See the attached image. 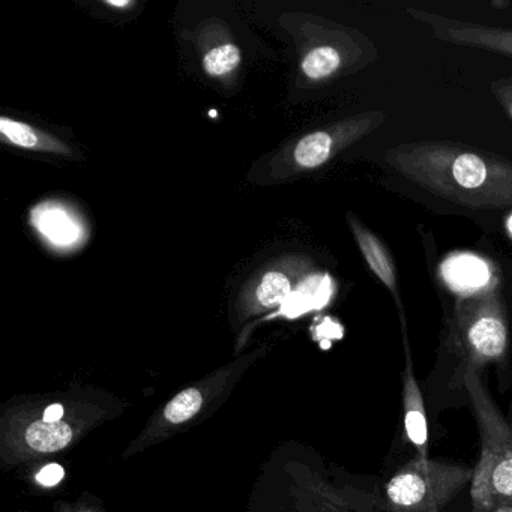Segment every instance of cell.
<instances>
[{"mask_svg":"<svg viewBox=\"0 0 512 512\" xmlns=\"http://www.w3.org/2000/svg\"><path fill=\"white\" fill-rule=\"evenodd\" d=\"M386 161L425 190L467 208L512 205V166L446 143L398 146Z\"/></svg>","mask_w":512,"mask_h":512,"instance_id":"obj_1","label":"cell"},{"mask_svg":"<svg viewBox=\"0 0 512 512\" xmlns=\"http://www.w3.org/2000/svg\"><path fill=\"white\" fill-rule=\"evenodd\" d=\"M509 328L494 296L458 305L446 331L433 373L425 379V404L431 415L469 406L464 376L484 371L488 365H505Z\"/></svg>","mask_w":512,"mask_h":512,"instance_id":"obj_2","label":"cell"},{"mask_svg":"<svg viewBox=\"0 0 512 512\" xmlns=\"http://www.w3.org/2000/svg\"><path fill=\"white\" fill-rule=\"evenodd\" d=\"M464 388L481 443L470 502L472 512H488L499 503H512V430L485 385L484 373L467 371Z\"/></svg>","mask_w":512,"mask_h":512,"instance_id":"obj_3","label":"cell"},{"mask_svg":"<svg viewBox=\"0 0 512 512\" xmlns=\"http://www.w3.org/2000/svg\"><path fill=\"white\" fill-rule=\"evenodd\" d=\"M109 409L86 401L79 410L58 422L41 418L34 403H19L5 413L0 422V457L2 463H19L67 451L85 436L89 428L107 418Z\"/></svg>","mask_w":512,"mask_h":512,"instance_id":"obj_4","label":"cell"},{"mask_svg":"<svg viewBox=\"0 0 512 512\" xmlns=\"http://www.w3.org/2000/svg\"><path fill=\"white\" fill-rule=\"evenodd\" d=\"M472 479L473 467L415 454L374 491L391 512H449Z\"/></svg>","mask_w":512,"mask_h":512,"instance_id":"obj_5","label":"cell"},{"mask_svg":"<svg viewBox=\"0 0 512 512\" xmlns=\"http://www.w3.org/2000/svg\"><path fill=\"white\" fill-rule=\"evenodd\" d=\"M253 358V355L245 356L178 392L172 400L167 401L158 412H155L143 433L128 448L127 455L142 451L199 421L211 407L217 406V401L223 395L230 392L229 389L238 382L242 371Z\"/></svg>","mask_w":512,"mask_h":512,"instance_id":"obj_6","label":"cell"},{"mask_svg":"<svg viewBox=\"0 0 512 512\" xmlns=\"http://www.w3.org/2000/svg\"><path fill=\"white\" fill-rule=\"evenodd\" d=\"M380 113L356 116L344 119L337 124L328 125L322 130L313 131L299 137L290 145L284 146L269 164V176L274 181H283L299 173L320 169L337 157L344 148L373 130L382 122Z\"/></svg>","mask_w":512,"mask_h":512,"instance_id":"obj_7","label":"cell"},{"mask_svg":"<svg viewBox=\"0 0 512 512\" xmlns=\"http://www.w3.org/2000/svg\"><path fill=\"white\" fill-rule=\"evenodd\" d=\"M302 256H280L257 269L239 290L236 316L239 322L269 313L280 307L310 269Z\"/></svg>","mask_w":512,"mask_h":512,"instance_id":"obj_8","label":"cell"},{"mask_svg":"<svg viewBox=\"0 0 512 512\" xmlns=\"http://www.w3.org/2000/svg\"><path fill=\"white\" fill-rule=\"evenodd\" d=\"M292 478L299 512H391L374 488L337 485L308 466H295Z\"/></svg>","mask_w":512,"mask_h":512,"instance_id":"obj_9","label":"cell"},{"mask_svg":"<svg viewBox=\"0 0 512 512\" xmlns=\"http://www.w3.org/2000/svg\"><path fill=\"white\" fill-rule=\"evenodd\" d=\"M407 13L419 22L430 26L434 37L439 40L458 44V46L488 50V52L512 58V31H508V29L455 22V20L436 16L430 11L415 10V8H409Z\"/></svg>","mask_w":512,"mask_h":512,"instance_id":"obj_10","label":"cell"},{"mask_svg":"<svg viewBox=\"0 0 512 512\" xmlns=\"http://www.w3.org/2000/svg\"><path fill=\"white\" fill-rule=\"evenodd\" d=\"M404 347H406V362L401 374V401H403L404 433L407 440L421 458H428V442H430V430H428V412L425 404L424 392L416 379L413 370L412 355H410L409 341L404 334Z\"/></svg>","mask_w":512,"mask_h":512,"instance_id":"obj_11","label":"cell"},{"mask_svg":"<svg viewBox=\"0 0 512 512\" xmlns=\"http://www.w3.org/2000/svg\"><path fill=\"white\" fill-rule=\"evenodd\" d=\"M347 223H349L350 230H352L353 236H355L356 242H358L359 250H361L365 262L370 266L373 274L382 281L383 286L394 295L395 302H397L398 308L401 311L397 272H395L391 254L386 250L385 245L379 241V238L374 236L352 212H347Z\"/></svg>","mask_w":512,"mask_h":512,"instance_id":"obj_12","label":"cell"},{"mask_svg":"<svg viewBox=\"0 0 512 512\" xmlns=\"http://www.w3.org/2000/svg\"><path fill=\"white\" fill-rule=\"evenodd\" d=\"M0 137L8 145L16 148L26 149V151L44 152V154L53 155H71V149L65 145L58 137L52 136L46 131L38 130L32 125L17 119L0 118Z\"/></svg>","mask_w":512,"mask_h":512,"instance_id":"obj_13","label":"cell"},{"mask_svg":"<svg viewBox=\"0 0 512 512\" xmlns=\"http://www.w3.org/2000/svg\"><path fill=\"white\" fill-rule=\"evenodd\" d=\"M442 272L449 286L461 292L484 287L490 280L488 266L481 259L470 254H458L446 260Z\"/></svg>","mask_w":512,"mask_h":512,"instance_id":"obj_14","label":"cell"},{"mask_svg":"<svg viewBox=\"0 0 512 512\" xmlns=\"http://www.w3.org/2000/svg\"><path fill=\"white\" fill-rule=\"evenodd\" d=\"M343 65V56L334 46H316L301 59L302 76L310 82H322L334 76Z\"/></svg>","mask_w":512,"mask_h":512,"instance_id":"obj_15","label":"cell"},{"mask_svg":"<svg viewBox=\"0 0 512 512\" xmlns=\"http://www.w3.org/2000/svg\"><path fill=\"white\" fill-rule=\"evenodd\" d=\"M241 49L233 41H223L209 47L203 53L202 65L205 73L214 79H223L238 70L241 65Z\"/></svg>","mask_w":512,"mask_h":512,"instance_id":"obj_16","label":"cell"},{"mask_svg":"<svg viewBox=\"0 0 512 512\" xmlns=\"http://www.w3.org/2000/svg\"><path fill=\"white\" fill-rule=\"evenodd\" d=\"M65 470L61 464H47L44 466L40 472L37 473L35 479H37L38 484L43 485V487H55L59 482L64 479Z\"/></svg>","mask_w":512,"mask_h":512,"instance_id":"obj_17","label":"cell"},{"mask_svg":"<svg viewBox=\"0 0 512 512\" xmlns=\"http://www.w3.org/2000/svg\"><path fill=\"white\" fill-rule=\"evenodd\" d=\"M53 512H100L89 508L85 503H58Z\"/></svg>","mask_w":512,"mask_h":512,"instance_id":"obj_18","label":"cell"},{"mask_svg":"<svg viewBox=\"0 0 512 512\" xmlns=\"http://www.w3.org/2000/svg\"><path fill=\"white\" fill-rule=\"evenodd\" d=\"M488 512H512V503H499Z\"/></svg>","mask_w":512,"mask_h":512,"instance_id":"obj_19","label":"cell"},{"mask_svg":"<svg viewBox=\"0 0 512 512\" xmlns=\"http://www.w3.org/2000/svg\"><path fill=\"white\" fill-rule=\"evenodd\" d=\"M107 5H110V7L115 8H131L134 7V2H113V0H110V2H106Z\"/></svg>","mask_w":512,"mask_h":512,"instance_id":"obj_20","label":"cell"},{"mask_svg":"<svg viewBox=\"0 0 512 512\" xmlns=\"http://www.w3.org/2000/svg\"><path fill=\"white\" fill-rule=\"evenodd\" d=\"M500 98L503 100V104H505L506 110H508L509 116L512 118V97L509 95V97H502L500 95Z\"/></svg>","mask_w":512,"mask_h":512,"instance_id":"obj_21","label":"cell"},{"mask_svg":"<svg viewBox=\"0 0 512 512\" xmlns=\"http://www.w3.org/2000/svg\"><path fill=\"white\" fill-rule=\"evenodd\" d=\"M506 416V421H508L509 427H511L512 430V397L511 401H509V409H508V415Z\"/></svg>","mask_w":512,"mask_h":512,"instance_id":"obj_22","label":"cell"},{"mask_svg":"<svg viewBox=\"0 0 512 512\" xmlns=\"http://www.w3.org/2000/svg\"><path fill=\"white\" fill-rule=\"evenodd\" d=\"M508 229H509V233H511V236H512V215H511V218H509V221H508Z\"/></svg>","mask_w":512,"mask_h":512,"instance_id":"obj_23","label":"cell"}]
</instances>
